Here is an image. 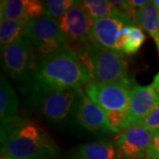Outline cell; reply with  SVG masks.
<instances>
[{
    "mask_svg": "<svg viewBox=\"0 0 159 159\" xmlns=\"http://www.w3.org/2000/svg\"><path fill=\"white\" fill-rule=\"evenodd\" d=\"M146 40V36L142 29L136 25L131 28L130 33L125 37L124 44V54L132 55L135 54L141 49Z\"/></svg>",
    "mask_w": 159,
    "mask_h": 159,
    "instance_id": "ffe728a7",
    "label": "cell"
},
{
    "mask_svg": "<svg viewBox=\"0 0 159 159\" xmlns=\"http://www.w3.org/2000/svg\"><path fill=\"white\" fill-rule=\"evenodd\" d=\"M148 159H159V130L153 134V139L148 151Z\"/></svg>",
    "mask_w": 159,
    "mask_h": 159,
    "instance_id": "603a6c76",
    "label": "cell"
},
{
    "mask_svg": "<svg viewBox=\"0 0 159 159\" xmlns=\"http://www.w3.org/2000/svg\"><path fill=\"white\" fill-rule=\"evenodd\" d=\"M150 1H147V0H129L127 1L128 4V8L129 11H135L140 8H142L143 6H147Z\"/></svg>",
    "mask_w": 159,
    "mask_h": 159,
    "instance_id": "cb8c5ba5",
    "label": "cell"
},
{
    "mask_svg": "<svg viewBox=\"0 0 159 159\" xmlns=\"http://www.w3.org/2000/svg\"><path fill=\"white\" fill-rule=\"evenodd\" d=\"M43 5V15L59 20L66 11L74 6V0H46L42 2Z\"/></svg>",
    "mask_w": 159,
    "mask_h": 159,
    "instance_id": "d6986e66",
    "label": "cell"
},
{
    "mask_svg": "<svg viewBox=\"0 0 159 159\" xmlns=\"http://www.w3.org/2000/svg\"><path fill=\"white\" fill-rule=\"evenodd\" d=\"M92 82L116 83L129 87L127 64L123 57L92 41L74 51Z\"/></svg>",
    "mask_w": 159,
    "mask_h": 159,
    "instance_id": "3957f363",
    "label": "cell"
},
{
    "mask_svg": "<svg viewBox=\"0 0 159 159\" xmlns=\"http://www.w3.org/2000/svg\"><path fill=\"white\" fill-rule=\"evenodd\" d=\"M0 3L1 19L30 22L29 0H2Z\"/></svg>",
    "mask_w": 159,
    "mask_h": 159,
    "instance_id": "e0dca14e",
    "label": "cell"
},
{
    "mask_svg": "<svg viewBox=\"0 0 159 159\" xmlns=\"http://www.w3.org/2000/svg\"><path fill=\"white\" fill-rule=\"evenodd\" d=\"M138 27L145 30L154 39L159 35V10L150 1L147 6L132 11Z\"/></svg>",
    "mask_w": 159,
    "mask_h": 159,
    "instance_id": "9a60e30c",
    "label": "cell"
},
{
    "mask_svg": "<svg viewBox=\"0 0 159 159\" xmlns=\"http://www.w3.org/2000/svg\"><path fill=\"white\" fill-rule=\"evenodd\" d=\"M132 23H135L133 13L124 10L116 16L95 20L92 30L93 40L110 51L123 55L125 44L123 30L126 24Z\"/></svg>",
    "mask_w": 159,
    "mask_h": 159,
    "instance_id": "52a82bcc",
    "label": "cell"
},
{
    "mask_svg": "<svg viewBox=\"0 0 159 159\" xmlns=\"http://www.w3.org/2000/svg\"><path fill=\"white\" fill-rule=\"evenodd\" d=\"M155 41H156V43H157V49H158V51H159V35L157 37H156L155 38ZM159 74V72H158Z\"/></svg>",
    "mask_w": 159,
    "mask_h": 159,
    "instance_id": "83f0119b",
    "label": "cell"
},
{
    "mask_svg": "<svg viewBox=\"0 0 159 159\" xmlns=\"http://www.w3.org/2000/svg\"><path fill=\"white\" fill-rule=\"evenodd\" d=\"M58 21L71 51L94 41L92 34L94 20L87 13L81 1H75Z\"/></svg>",
    "mask_w": 159,
    "mask_h": 159,
    "instance_id": "ba28073f",
    "label": "cell"
},
{
    "mask_svg": "<svg viewBox=\"0 0 159 159\" xmlns=\"http://www.w3.org/2000/svg\"><path fill=\"white\" fill-rule=\"evenodd\" d=\"M19 109V98L14 89L1 75L0 80V121L1 127L6 125L17 115Z\"/></svg>",
    "mask_w": 159,
    "mask_h": 159,
    "instance_id": "5bb4252c",
    "label": "cell"
},
{
    "mask_svg": "<svg viewBox=\"0 0 159 159\" xmlns=\"http://www.w3.org/2000/svg\"><path fill=\"white\" fill-rule=\"evenodd\" d=\"M153 133L141 125H132L115 138L122 159H148Z\"/></svg>",
    "mask_w": 159,
    "mask_h": 159,
    "instance_id": "30bf717a",
    "label": "cell"
},
{
    "mask_svg": "<svg viewBox=\"0 0 159 159\" xmlns=\"http://www.w3.org/2000/svg\"><path fill=\"white\" fill-rule=\"evenodd\" d=\"M29 22L25 20H10L0 19L1 51L25 36Z\"/></svg>",
    "mask_w": 159,
    "mask_h": 159,
    "instance_id": "2e32d148",
    "label": "cell"
},
{
    "mask_svg": "<svg viewBox=\"0 0 159 159\" xmlns=\"http://www.w3.org/2000/svg\"><path fill=\"white\" fill-rule=\"evenodd\" d=\"M25 35L34 47L39 62L60 51L69 49L59 21L42 16L28 24Z\"/></svg>",
    "mask_w": 159,
    "mask_h": 159,
    "instance_id": "8992f818",
    "label": "cell"
},
{
    "mask_svg": "<svg viewBox=\"0 0 159 159\" xmlns=\"http://www.w3.org/2000/svg\"><path fill=\"white\" fill-rule=\"evenodd\" d=\"M91 83L77 56L70 49L41 60L34 72L30 91L36 94L80 89Z\"/></svg>",
    "mask_w": 159,
    "mask_h": 159,
    "instance_id": "7a4b0ae2",
    "label": "cell"
},
{
    "mask_svg": "<svg viewBox=\"0 0 159 159\" xmlns=\"http://www.w3.org/2000/svg\"><path fill=\"white\" fill-rule=\"evenodd\" d=\"M81 4L87 13L94 20L116 16L123 11L122 9H120V7L115 6L111 1L84 0L81 1Z\"/></svg>",
    "mask_w": 159,
    "mask_h": 159,
    "instance_id": "ac0fdd59",
    "label": "cell"
},
{
    "mask_svg": "<svg viewBox=\"0 0 159 159\" xmlns=\"http://www.w3.org/2000/svg\"><path fill=\"white\" fill-rule=\"evenodd\" d=\"M157 84H159V74H157V76L154 78V81L153 83H152V85H157Z\"/></svg>",
    "mask_w": 159,
    "mask_h": 159,
    "instance_id": "d4e9b609",
    "label": "cell"
},
{
    "mask_svg": "<svg viewBox=\"0 0 159 159\" xmlns=\"http://www.w3.org/2000/svg\"><path fill=\"white\" fill-rule=\"evenodd\" d=\"M152 3H153L154 6H156V7H157V8L159 10V0H153V1H152Z\"/></svg>",
    "mask_w": 159,
    "mask_h": 159,
    "instance_id": "484cf974",
    "label": "cell"
},
{
    "mask_svg": "<svg viewBox=\"0 0 159 159\" xmlns=\"http://www.w3.org/2000/svg\"><path fill=\"white\" fill-rule=\"evenodd\" d=\"M139 125H142L153 134L159 130V104Z\"/></svg>",
    "mask_w": 159,
    "mask_h": 159,
    "instance_id": "7402d4cb",
    "label": "cell"
},
{
    "mask_svg": "<svg viewBox=\"0 0 159 159\" xmlns=\"http://www.w3.org/2000/svg\"><path fill=\"white\" fill-rule=\"evenodd\" d=\"M1 159H10V158H7V157H2Z\"/></svg>",
    "mask_w": 159,
    "mask_h": 159,
    "instance_id": "f1b7e54d",
    "label": "cell"
},
{
    "mask_svg": "<svg viewBox=\"0 0 159 159\" xmlns=\"http://www.w3.org/2000/svg\"><path fill=\"white\" fill-rule=\"evenodd\" d=\"M85 91L80 89L55 90L36 94L35 102L43 117L49 122L64 125L76 120L80 102Z\"/></svg>",
    "mask_w": 159,
    "mask_h": 159,
    "instance_id": "5b68a950",
    "label": "cell"
},
{
    "mask_svg": "<svg viewBox=\"0 0 159 159\" xmlns=\"http://www.w3.org/2000/svg\"><path fill=\"white\" fill-rule=\"evenodd\" d=\"M152 85V84H151ZM154 87V89H156V91H157V93L158 94V96H159V84H157V85H152Z\"/></svg>",
    "mask_w": 159,
    "mask_h": 159,
    "instance_id": "4316f807",
    "label": "cell"
},
{
    "mask_svg": "<svg viewBox=\"0 0 159 159\" xmlns=\"http://www.w3.org/2000/svg\"><path fill=\"white\" fill-rule=\"evenodd\" d=\"M75 121L92 134L112 133L104 111L87 96L86 92L80 102Z\"/></svg>",
    "mask_w": 159,
    "mask_h": 159,
    "instance_id": "7c38bea8",
    "label": "cell"
},
{
    "mask_svg": "<svg viewBox=\"0 0 159 159\" xmlns=\"http://www.w3.org/2000/svg\"><path fill=\"white\" fill-rule=\"evenodd\" d=\"M158 104L159 96L153 86L133 87L127 110L131 125H139Z\"/></svg>",
    "mask_w": 159,
    "mask_h": 159,
    "instance_id": "8fae6325",
    "label": "cell"
},
{
    "mask_svg": "<svg viewBox=\"0 0 159 159\" xmlns=\"http://www.w3.org/2000/svg\"><path fill=\"white\" fill-rule=\"evenodd\" d=\"M74 159H122L115 143L109 141L80 145L73 152Z\"/></svg>",
    "mask_w": 159,
    "mask_h": 159,
    "instance_id": "4fadbf2b",
    "label": "cell"
},
{
    "mask_svg": "<svg viewBox=\"0 0 159 159\" xmlns=\"http://www.w3.org/2000/svg\"><path fill=\"white\" fill-rule=\"evenodd\" d=\"M129 87L116 83L92 82L86 87V94L103 111H127L129 106Z\"/></svg>",
    "mask_w": 159,
    "mask_h": 159,
    "instance_id": "9c48e42d",
    "label": "cell"
},
{
    "mask_svg": "<svg viewBox=\"0 0 159 159\" xmlns=\"http://www.w3.org/2000/svg\"><path fill=\"white\" fill-rule=\"evenodd\" d=\"M2 157L10 159H57V144L39 125L16 116L1 127Z\"/></svg>",
    "mask_w": 159,
    "mask_h": 159,
    "instance_id": "6da1fadb",
    "label": "cell"
},
{
    "mask_svg": "<svg viewBox=\"0 0 159 159\" xmlns=\"http://www.w3.org/2000/svg\"><path fill=\"white\" fill-rule=\"evenodd\" d=\"M112 133H119L127 129L131 125L128 111H104Z\"/></svg>",
    "mask_w": 159,
    "mask_h": 159,
    "instance_id": "44dd1931",
    "label": "cell"
},
{
    "mask_svg": "<svg viewBox=\"0 0 159 159\" xmlns=\"http://www.w3.org/2000/svg\"><path fill=\"white\" fill-rule=\"evenodd\" d=\"M2 51V67L22 93L30 91L39 60L27 36L18 40Z\"/></svg>",
    "mask_w": 159,
    "mask_h": 159,
    "instance_id": "277c9868",
    "label": "cell"
}]
</instances>
